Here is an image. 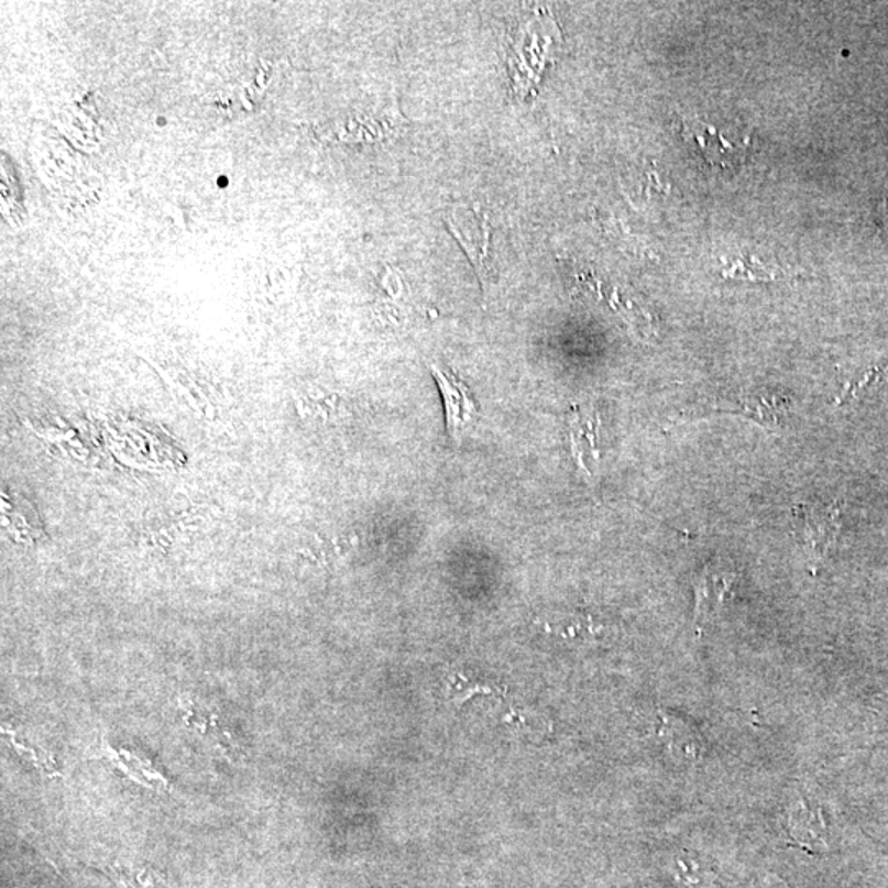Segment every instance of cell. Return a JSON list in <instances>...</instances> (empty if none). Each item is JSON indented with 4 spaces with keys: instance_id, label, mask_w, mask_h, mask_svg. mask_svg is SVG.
Returning <instances> with one entry per match:
<instances>
[{
    "instance_id": "obj_4",
    "label": "cell",
    "mask_w": 888,
    "mask_h": 888,
    "mask_svg": "<svg viewBox=\"0 0 888 888\" xmlns=\"http://www.w3.org/2000/svg\"><path fill=\"white\" fill-rule=\"evenodd\" d=\"M713 405L717 410L741 415L771 431L783 430L791 414L788 398L768 388L742 392L737 397L714 402Z\"/></svg>"
},
{
    "instance_id": "obj_3",
    "label": "cell",
    "mask_w": 888,
    "mask_h": 888,
    "mask_svg": "<svg viewBox=\"0 0 888 888\" xmlns=\"http://www.w3.org/2000/svg\"><path fill=\"white\" fill-rule=\"evenodd\" d=\"M681 134L693 145L711 166L717 168H736L747 156V135L731 134L724 129L714 128L701 119H684L681 122Z\"/></svg>"
},
{
    "instance_id": "obj_1",
    "label": "cell",
    "mask_w": 888,
    "mask_h": 888,
    "mask_svg": "<svg viewBox=\"0 0 888 888\" xmlns=\"http://www.w3.org/2000/svg\"><path fill=\"white\" fill-rule=\"evenodd\" d=\"M555 39H558V29L553 19L534 17L522 25L515 39L511 40V52L507 55L508 72L512 85L522 98L534 91V86L537 85L550 58Z\"/></svg>"
},
{
    "instance_id": "obj_9",
    "label": "cell",
    "mask_w": 888,
    "mask_h": 888,
    "mask_svg": "<svg viewBox=\"0 0 888 888\" xmlns=\"http://www.w3.org/2000/svg\"><path fill=\"white\" fill-rule=\"evenodd\" d=\"M102 757H105L116 770L122 771L129 780L142 785V787L149 788V790L160 791V793L169 791L168 780L153 767L152 761L139 757L134 752L128 750V748H125V750H119V748L112 747L108 742L102 741Z\"/></svg>"
},
{
    "instance_id": "obj_2",
    "label": "cell",
    "mask_w": 888,
    "mask_h": 888,
    "mask_svg": "<svg viewBox=\"0 0 888 888\" xmlns=\"http://www.w3.org/2000/svg\"><path fill=\"white\" fill-rule=\"evenodd\" d=\"M843 504L801 502L793 507V531L808 560L816 568L823 563L841 530Z\"/></svg>"
},
{
    "instance_id": "obj_7",
    "label": "cell",
    "mask_w": 888,
    "mask_h": 888,
    "mask_svg": "<svg viewBox=\"0 0 888 888\" xmlns=\"http://www.w3.org/2000/svg\"><path fill=\"white\" fill-rule=\"evenodd\" d=\"M449 231L464 249L482 282H487L489 226L479 212L458 208L446 219Z\"/></svg>"
},
{
    "instance_id": "obj_10",
    "label": "cell",
    "mask_w": 888,
    "mask_h": 888,
    "mask_svg": "<svg viewBox=\"0 0 888 888\" xmlns=\"http://www.w3.org/2000/svg\"><path fill=\"white\" fill-rule=\"evenodd\" d=\"M788 826H790L791 837L807 849L810 847L811 851H816L818 844H824L823 836H821L823 823H821L820 814L807 803H798L791 810Z\"/></svg>"
},
{
    "instance_id": "obj_5",
    "label": "cell",
    "mask_w": 888,
    "mask_h": 888,
    "mask_svg": "<svg viewBox=\"0 0 888 888\" xmlns=\"http://www.w3.org/2000/svg\"><path fill=\"white\" fill-rule=\"evenodd\" d=\"M736 584V573L724 564L708 563L694 581V624L706 627L717 614Z\"/></svg>"
},
{
    "instance_id": "obj_12",
    "label": "cell",
    "mask_w": 888,
    "mask_h": 888,
    "mask_svg": "<svg viewBox=\"0 0 888 888\" xmlns=\"http://www.w3.org/2000/svg\"><path fill=\"white\" fill-rule=\"evenodd\" d=\"M116 882L121 888H168L165 879L144 867H128L116 864L111 869Z\"/></svg>"
},
{
    "instance_id": "obj_11",
    "label": "cell",
    "mask_w": 888,
    "mask_h": 888,
    "mask_svg": "<svg viewBox=\"0 0 888 888\" xmlns=\"http://www.w3.org/2000/svg\"><path fill=\"white\" fill-rule=\"evenodd\" d=\"M888 375V361L879 362L876 365L863 369V371L854 372L841 385L840 395H837L836 405L849 404L853 398L859 397L863 392H866L870 385L879 384Z\"/></svg>"
},
{
    "instance_id": "obj_14",
    "label": "cell",
    "mask_w": 888,
    "mask_h": 888,
    "mask_svg": "<svg viewBox=\"0 0 888 888\" xmlns=\"http://www.w3.org/2000/svg\"><path fill=\"white\" fill-rule=\"evenodd\" d=\"M726 275L733 277H748L750 281H774L777 277L771 268L755 262L754 259H739L734 262L733 267L727 268Z\"/></svg>"
},
{
    "instance_id": "obj_13",
    "label": "cell",
    "mask_w": 888,
    "mask_h": 888,
    "mask_svg": "<svg viewBox=\"0 0 888 888\" xmlns=\"http://www.w3.org/2000/svg\"><path fill=\"white\" fill-rule=\"evenodd\" d=\"M547 631L567 638V640H577V638H591L598 632V625L592 622L591 617H581V615H564L560 621L555 624L545 625Z\"/></svg>"
},
{
    "instance_id": "obj_15",
    "label": "cell",
    "mask_w": 888,
    "mask_h": 888,
    "mask_svg": "<svg viewBox=\"0 0 888 888\" xmlns=\"http://www.w3.org/2000/svg\"><path fill=\"white\" fill-rule=\"evenodd\" d=\"M884 219H886V222L888 224V193L886 199H884Z\"/></svg>"
},
{
    "instance_id": "obj_8",
    "label": "cell",
    "mask_w": 888,
    "mask_h": 888,
    "mask_svg": "<svg viewBox=\"0 0 888 888\" xmlns=\"http://www.w3.org/2000/svg\"><path fill=\"white\" fill-rule=\"evenodd\" d=\"M658 734L664 742L667 750L670 752L671 757L680 761H688L694 764L700 760L704 752L703 739L701 734L698 733L697 727L691 726L687 721L681 717L673 716V714H664L660 720V727Z\"/></svg>"
},
{
    "instance_id": "obj_6",
    "label": "cell",
    "mask_w": 888,
    "mask_h": 888,
    "mask_svg": "<svg viewBox=\"0 0 888 888\" xmlns=\"http://www.w3.org/2000/svg\"><path fill=\"white\" fill-rule=\"evenodd\" d=\"M431 372L443 395L446 428H448V434L458 440L478 418L474 398L469 388L452 372L438 368L437 364H431Z\"/></svg>"
}]
</instances>
